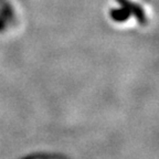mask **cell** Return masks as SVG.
Wrapping results in <instances>:
<instances>
[{
    "instance_id": "obj_1",
    "label": "cell",
    "mask_w": 159,
    "mask_h": 159,
    "mask_svg": "<svg viewBox=\"0 0 159 159\" xmlns=\"http://www.w3.org/2000/svg\"><path fill=\"white\" fill-rule=\"evenodd\" d=\"M23 159H62L60 157H54V156H48V155H34V156L27 157Z\"/></svg>"
}]
</instances>
